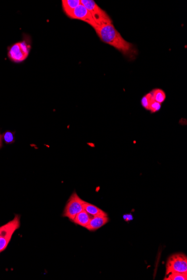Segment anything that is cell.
Returning <instances> with one entry per match:
<instances>
[{
	"label": "cell",
	"mask_w": 187,
	"mask_h": 280,
	"mask_svg": "<svg viewBox=\"0 0 187 280\" xmlns=\"http://www.w3.org/2000/svg\"><path fill=\"white\" fill-rule=\"evenodd\" d=\"M99 38L104 43L113 47L123 56L131 60H134L139 52L135 46L124 40L120 33L116 30L113 24L103 25L94 28Z\"/></svg>",
	"instance_id": "cell-1"
},
{
	"label": "cell",
	"mask_w": 187,
	"mask_h": 280,
	"mask_svg": "<svg viewBox=\"0 0 187 280\" xmlns=\"http://www.w3.org/2000/svg\"><path fill=\"white\" fill-rule=\"evenodd\" d=\"M81 3L88 10L98 26L113 24L107 12L101 9L93 0H81Z\"/></svg>",
	"instance_id": "cell-2"
},
{
	"label": "cell",
	"mask_w": 187,
	"mask_h": 280,
	"mask_svg": "<svg viewBox=\"0 0 187 280\" xmlns=\"http://www.w3.org/2000/svg\"><path fill=\"white\" fill-rule=\"evenodd\" d=\"M20 216L18 215H15L9 223L2 225V231L0 232V253L6 249L12 235L20 228Z\"/></svg>",
	"instance_id": "cell-3"
},
{
	"label": "cell",
	"mask_w": 187,
	"mask_h": 280,
	"mask_svg": "<svg viewBox=\"0 0 187 280\" xmlns=\"http://www.w3.org/2000/svg\"><path fill=\"white\" fill-rule=\"evenodd\" d=\"M172 273L187 274V257L184 253H176L168 258L166 265V275Z\"/></svg>",
	"instance_id": "cell-4"
},
{
	"label": "cell",
	"mask_w": 187,
	"mask_h": 280,
	"mask_svg": "<svg viewBox=\"0 0 187 280\" xmlns=\"http://www.w3.org/2000/svg\"><path fill=\"white\" fill-rule=\"evenodd\" d=\"M85 202L82 200L75 192L71 195L65 208L64 216L73 221L75 216L84 210Z\"/></svg>",
	"instance_id": "cell-5"
},
{
	"label": "cell",
	"mask_w": 187,
	"mask_h": 280,
	"mask_svg": "<svg viewBox=\"0 0 187 280\" xmlns=\"http://www.w3.org/2000/svg\"><path fill=\"white\" fill-rule=\"evenodd\" d=\"M30 49V45L26 41H19L11 46L7 55L12 62L20 63L27 59Z\"/></svg>",
	"instance_id": "cell-6"
},
{
	"label": "cell",
	"mask_w": 187,
	"mask_h": 280,
	"mask_svg": "<svg viewBox=\"0 0 187 280\" xmlns=\"http://www.w3.org/2000/svg\"><path fill=\"white\" fill-rule=\"evenodd\" d=\"M68 16L70 19L83 21L89 24L94 29L97 27V24L95 22L89 11L81 3Z\"/></svg>",
	"instance_id": "cell-7"
},
{
	"label": "cell",
	"mask_w": 187,
	"mask_h": 280,
	"mask_svg": "<svg viewBox=\"0 0 187 280\" xmlns=\"http://www.w3.org/2000/svg\"><path fill=\"white\" fill-rule=\"evenodd\" d=\"M109 219L108 215L93 216L85 228L90 231H96V230L101 228L109 222Z\"/></svg>",
	"instance_id": "cell-8"
},
{
	"label": "cell",
	"mask_w": 187,
	"mask_h": 280,
	"mask_svg": "<svg viewBox=\"0 0 187 280\" xmlns=\"http://www.w3.org/2000/svg\"><path fill=\"white\" fill-rule=\"evenodd\" d=\"M92 217V216L89 215L88 212L84 210L78 213L73 221L76 224L86 228L87 225L89 224Z\"/></svg>",
	"instance_id": "cell-9"
},
{
	"label": "cell",
	"mask_w": 187,
	"mask_h": 280,
	"mask_svg": "<svg viewBox=\"0 0 187 280\" xmlns=\"http://www.w3.org/2000/svg\"><path fill=\"white\" fill-rule=\"evenodd\" d=\"M62 9L66 15L68 16L75 9L80 5V0H62Z\"/></svg>",
	"instance_id": "cell-10"
},
{
	"label": "cell",
	"mask_w": 187,
	"mask_h": 280,
	"mask_svg": "<svg viewBox=\"0 0 187 280\" xmlns=\"http://www.w3.org/2000/svg\"><path fill=\"white\" fill-rule=\"evenodd\" d=\"M84 210L93 217L99 215H108L107 213L101 209L87 202H85L84 205Z\"/></svg>",
	"instance_id": "cell-11"
},
{
	"label": "cell",
	"mask_w": 187,
	"mask_h": 280,
	"mask_svg": "<svg viewBox=\"0 0 187 280\" xmlns=\"http://www.w3.org/2000/svg\"><path fill=\"white\" fill-rule=\"evenodd\" d=\"M150 93L154 101L161 104L164 102L166 99V94L163 90L156 89L152 90Z\"/></svg>",
	"instance_id": "cell-12"
},
{
	"label": "cell",
	"mask_w": 187,
	"mask_h": 280,
	"mask_svg": "<svg viewBox=\"0 0 187 280\" xmlns=\"http://www.w3.org/2000/svg\"><path fill=\"white\" fill-rule=\"evenodd\" d=\"M164 280H187V273H172L165 275Z\"/></svg>",
	"instance_id": "cell-13"
},
{
	"label": "cell",
	"mask_w": 187,
	"mask_h": 280,
	"mask_svg": "<svg viewBox=\"0 0 187 280\" xmlns=\"http://www.w3.org/2000/svg\"><path fill=\"white\" fill-rule=\"evenodd\" d=\"M2 139L5 141L6 144L13 143L15 141L14 133L10 131H7L3 134Z\"/></svg>",
	"instance_id": "cell-14"
},
{
	"label": "cell",
	"mask_w": 187,
	"mask_h": 280,
	"mask_svg": "<svg viewBox=\"0 0 187 280\" xmlns=\"http://www.w3.org/2000/svg\"><path fill=\"white\" fill-rule=\"evenodd\" d=\"M152 99V95L151 93H149L141 99V105L145 108V109L149 110L150 103Z\"/></svg>",
	"instance_id": "cell-15"
},
{
	"label": "cell",
	"mask_w": 187,
	"mask_h": 280,
	"mask_svg": "<svg viewBox=\"0 0 187 280\" xmlns=\"http://www.w3.org/2000/svg\"><path fill=\"white\" fill-rule=\"evenodd\" d=\"M161 107V104L158 103L152 99L150 103L149 110L152 113H155L158 111H159Z\"/></svg>",
	"instance_id": "cell-16"
},
{
	"label": "cell",
	"mask_w": 187,
	"mask_h": 280,
	"mask_svg": "<svg viewBox=\"0 0 187 280\" xmlns=\"http://www.w3.org/2000/svg\"><path fill=\"white\" fill-rule=\"evenodd\" d=\"M2 136L1 134H0V149L2 147Z\"/></svg>",
	"instance_id": "cell-17"
},
{
	"label": "cell",
	"mask_w": 187,
	"mask_h": 280,
	"mask_svg": "<svg viewBox=\"0 0 187 280\" xmlns=\"http://www.w3.org/2000/svg\"><path fill=\"white\" fill-rule=\"evenodd\" d=\"M2 226L0 227V232H1V231H2Z\"/></svg>",
	"instance_id": "cell-18"
}]
</instances>
